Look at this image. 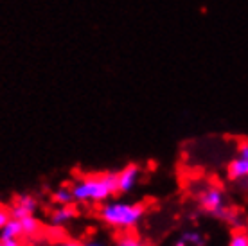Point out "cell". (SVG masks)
<instances>
[{
  "label": "cell",
  "instance_id": "obj_1",
  "mask_svg": "<svg viewBox=\"0 0 248 246\" xmlns=\"http://www.w3.org/2000/svg\"><path fill=\"white\" fill-rule=\"evenodd\" d=\"M74 201L79 203H103L110 196L117 194V172L92 174L72 184Z\"/></svg>",
  "mask_w": 248,
  "mask_h": 246
},
{
  "label": "cell",
  "instance_id": "obj_2",
  "mask_svg": "<svg viewBox=\"0 0 248 246\" xmlns=\"http://www.w3.org/2000/svg\"><path fill=\"white\" fill-rule=\"evenodd\" d=\"M146 207L142 203H126V201H106L99 209L101 221L108 227L128 232L142 221Z\"/></svg>",
  "mask_w": 248,
  "mask_h": 246
},
{
  "label": "cell",
  "instance_id": "obj_3",
  "mask_svg": "<svg viewBox=\"0 0 248 246\" xmlns=\"http://www.w3.org/2000/svg\"><path fill=\"white\" fill-rule=\"evenodd\" d=\"M140 167L137 164H128V166L117 172V194H128L137 187L140 180Z\"/></svg>",
  "mask_w": 248,
  "mask_h": 246
},
{
  "label": "cell",
  "instance_id": "obj_4",
  "mask_svg": "<svg viewBox=\"0 0 248 246\" xmlns=\"http://www.w3.org/2000/svg\"><path fill=\"white\" fill-rule=\"evenodd\" d=\"M36 209H38L36 198L25 192V194H18V196L15 198L13 205L9 207V212H11V217L22 219L25 215H34Z\"/></svg>",
  "mask_w": 248,
  "mask_h": 246
},
{
  "label": "cell",
  "instance_id": "obj_5",
  "mask_svg": "<svg viewBox=\"0 0 248 246\" xmlns=\"http://www.w3.org/2000/svg\"><path fill=\"white\" fill-rule=\"evenodd\" d=\"M227 176L232 182H247L248 180V158L236 156L234 160L227 166Z\"/></svg>",
  "mask_w": 248,
  "mask_h": 246
},
{
  "label": "cell",
  "instance_id": "obj_6",
  "mask_svg": "<svg viewBox=\"0 0 248 246\" xmlns=\"http://www.w3.org/2000/svg\"><path fill=\"white\" fill-rule=\"evenodd\" d=\"M76 217V210L72 205H60L50 212V225L52 227H65Z\"/></svg>",
  "mask_w": 248,
  "mask_h": 246
},
{
  "label": "cell",
  "instance_id": "obj_7",
  "mask_svg": "<svg viewBox=\"0 0 248 246\" xmlns=\"http://www.w3.org/2000/svg\"><path fill=\"white\" fill-rule=\"evenodd\" d=\"M20 227H22V237H34L40 234L42 225L34 215H25L20 219Z\"/></svg>",
  "mask_w": 248,
  "mask_h": 246
},
{
  "label": "cell",
  "instance_id": "obj_8",
  "mask_svg": "<svg viewBox=\"0 0 248 246\" xmlns=\"http://www.w3.org/2000/svg\"><path fill=\"white\" fill-rule=\"evenodd\" d=\"M22 237V227H20V219L11 217L7 225L0 230V239L2 241H11V239H20Z\"/></svg>",
  "mask_w": 248,
  "mask_h": 246
},
{
  "label": "cell",
  "instance_id": "obj_9",
  "mask_svg": "<svg viewBox=\"0 0 248 246\" xmlns=\"http://www.w3.org/2000/svg\"><path fill=\"white\" fill-rule=\"evenodd\" d=\"M52 201L58 205H72L74 203V194L70 187H60L52 192Z\"/></svg>",
  "mask_w": 248,
  "mask_h": 246
},
{
  "label": "cell",
  "instance_id": "obj_10",
  "mask_svg": "<svg viewBox=\"0 0 248 246\" xmlns=\"http://www.w3.org/2000/svg\"><path fill=\"white\" fill-rule=\"evenodd\" d=\"M113 246H148V245H146L139 235L131 234L130 230H128V232H123V234L119 235Z\"/></svg>",
  "mask_w": 248,
  "mask_h": 246
},
{
  "label": "cell",
  "instance_id": "obj_11",
  "mask_svg": "<svg viewBox=\"0 0 248 246\" xmlns=\"http://www.w3.org/2000/svg\"><path fill=\"white\" fill-rule=\"evenodd\" d=\"M180 239L189 246H203V243H205L203 234L198 232V230H186V232L182 234Z\"/></svg>",
  "mask_w": 248,
  "mask_h": 246
},
{
  "label": "cell",
  "instance_id": "obj_12",
  "mask_svg": "<svg viewBox=\"0 0 248 246\" xmlns=\"http://www.w3.org/2000/svg\"><path fill=\"white\" fill-rule=\"evenodd\" d=\"M229 246H248V234L243 230H236L230 237Z\"/></svg>",
  "mask_w": 248,
  "mask_h": 246
},
{
  "label": "cell",
  "instance_id": "obj_13",
  "mask_svg": "<svg viewBox=\"0 0 248 246\" xmlns=\"http://www.w3.org/2000/svg\"><path fill=\"white\" fill-rule=\"evenodd\" d=\"M9 219H11V212H9V209H6V207H0V230L6 227Z\"/></svg>",
  "mask_w": 248,
  "mask_h": 246
},
{
  "label": "cell",
  "instance_id": "obj_14",
  "mask_svg": "<svg viewBox=\"0 0 248 246\" xmlns=\"http://www.w3.org/2000/svg\"><path fill=\"white\" fill-rule=\"evenodd\" d=\"M236 156H239V158H248V140L241 142V144L237 146Z\"/></svg>",
  "mask_w": 248,
  "mask_h": 246
},
{
  "label": "cell",
  "instance_id": "obj_15",
  "mask_svg": "<svg viewBox=\"0 0 248 246\" xmlns=\"http://www.w3.org/2000/svg\"><path fill=\"white\" fill-rule=\"evenodd\" d=\"M85 246H110L106 241H103V239H88L87 243H83Z\"/></svg>",
  "mask_w": 248,
  "mask_h": 246
},
{
  "label": "cell",
  "instance_id": "obj_16",
  "mask_svg": "<svg viewBox=\"0 0 248 246\" xmlns=\"http://www.w3.org/2000/svg\"><path fill=\"white\" fill-rule=\"evenodd\" d=\"M56 246H85L83 243H79V241H62V243H58Z\"/></svg>",
  "mask_w": 248,
  "mask_h": 246
},
{
  "label": "cell",
  "instance_id": "obj_17",
  "mask_svg": "<svg viewBox=\"0 0 248 246\" xmlns=\"http://www.w3.org/2000/svg\"><path fill=\"white\" fill-rule=\"evenodd\" d=\"M173 246H189V245H186V243H184V241H176V243H174V245Z\"/></svg>",
  "mask_w": 248,
  "mask_h": 246
},
{
  "label": "cell",
  "instance_id": "obj_18",
  "mask_svg": "<svg viewBox=\"0 0 248 246\" xmlns=\"http://www.w3.org/2000/svg\"><path fill=\"white\" fill-rule=\"evenodd\" d=\"M0 246H4V243H2V239H0Z\"/></svg>",
  "mask_w": 248,
  "mask_h": 246
}]
</instances>
